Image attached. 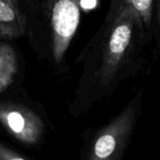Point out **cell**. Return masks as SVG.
I'll return each mask as SVG.
<instances>
[{
	"instance_id": "cell-3",
	"label": "cell",
	"mask_w": 160,
	"mask_h": 160,
	"mask_svg": "<svg viewBox=\"0 0 160 160\" xmlns=\"http://www.w3.org/2000/svg\"><path fill=\"white\" fill-rule=\"evenodd\" d=\"M79 9L72 0H57L52 9L53 53L59 61L74 35L79 23Z\"/></svg>"
},
{
	"instance_id": "cell-6",
	"label": "cell",
	"mask_w": 160,
	"mask_h": 160,
	"mask_svg": "<svg viewBox=\"0 0 160 160\" xmlns=\"http://www.w3.org/2000/svg\"><path fill=\"white\" fill-rule=\"evenodd\" d=\"M131 33L132 29L130 22H122L116 26L109 40V53L111 59L115 60L121 58L130 42Z\"/></svg>"
},
{
	"instance_id": "cell-1",
	"label": "cell",
	"mask_w": 160,
	"mask_h": 160,
	"mask_svg": "<svg viewBox=\"0 0 160 160\" xmlns=\"http://www.w3.org/2000/svg\"><path fill=\"white\" fill-rule=\"evenodd\" d=\"M137 117L138 111L130 108L110 123L89 134L81 144L80 160H122Z\"/></svg>"
},
{
	"instance_id": "cell-5",
	"label": "cell",
	"mask_w": 160,
	"mask_h": 160,
	"mask_svg": "<svg viewBox=\"0 0 160 160\" xmlns=\"http://www.w3.org/2000/svg\"><path fill=\"white\" fill-rule=\"evenodd\" d=\"M18 70L17 57L13 47L7 43H0V93H2L13 81Z\"/></svg>"
},
{
	"instance_id": "cell-4",
	"label": "cell",
	"mask_w": 160,
	"mask_h": 160,
	"mask_svg": "<svg viewBox=\"0 0 160 160\" xmlns=\"http://www.w3.org/2000/svg\"><path fill=\"white\" fill-rule=\"evenodd\" d=\"M25 31L26 16L19 0H0V39H16Z\"/></svg>"
},
{
	"instance_id": "cell-9",
	"label": "cell",
	"mask_w": 160,
	"mask_h": 160,
	"mask_svg": "<svg viewBox=\"0 0 160 160\" xmlns=\"http://www.w3.org/2000/svg\"><path fill=\"white\" fill-rule=\"evenodd\" d=\"M80 4H81V7L85 10H92L96 6L97 1L96 0H81Z\"/></svg>"
},
{
	"instance_id": "cell-8",
	"label": "cell",
	"mask_w": 160,
	"mask_h": 160,
	"mask_svg": "<svg viewBox=\"0 0 160 160\" xmlns=\"http://www.w3.org/2000/svg\"><path fill=\"white\" fill-rule=\"evenodd\" d=\"M134 8L146 19H149L150 9L152 0H129Z\"/></svg>"
},
{
	"instance_id": "cell-7",
	"label": "cell",
	"mask_w": 160,
	"mask_h": 160,
	"mask_svg": "<svg viewBox=\"0 0 160 160\" xmlns=\"http://www.w3.org/2000/svg\"><path fill=\"white\" fill-rule=\"evenodd\" d=\"M0 160H32L0 140Z\"/></svg>"
},
{
	"instance_id": "cell-2",
	"label": "cell",
	"mask_w": 160,
	"mask_h": 160,
	"mask_svg": "<svg viewBox=\"0 0 160 160\" xmlns=\"http://www.w3.org/2000/svg\"><path fill=\"white\" fill-rule=\"evenodd\" d=\"M0 125L12 138L28 147L40 145L46 131L40 115L28 107L12 101H0Z\"/></svg>"
}]
</instances>
